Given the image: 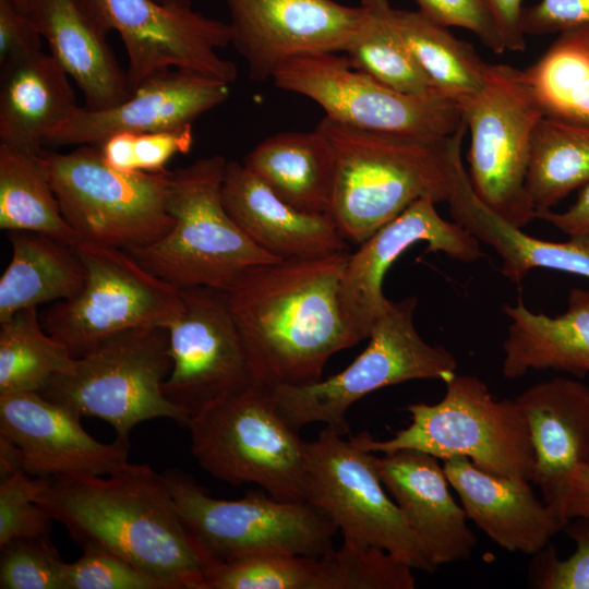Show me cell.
<instances>
[{
	"label": "cell",
	"instance_id": "obj_32",
	"mask_svg": "<svg viewBox=\"0 0 589 589\" xmlns=\"http://www.w3.org/2000/svg\"><path fill=\"white\" fill-rule=\"evenodd\" d=\"M0 228L32 231L74 245L80 238L64 219L35 154L0 144Z\"/></svg>",
	"mask_w": 589,
	"mask_h": 589
},
{
	"label": "cell",
	"instance_id": "obj_22",
	"mask_svg": "<svg viewBox=\"0 0 589 589\" xmlns=\"http://www.w3.org/2000/svg\"><path fill=\"white\" fill-rule=\"evenodd\" d=\"M442 461L467 518L506 551L534 555L568 521L558 508L537 498L528 480L489 473L464 456Z\"/></svg>",
	"mask_w": 589,
	"mask_h": 589
},
{
	"label": "cell",
	"instance_id": "obj_29",
	"mask_svg": "<svg viewBox=\"0 0 589 589\" xmlns=\"http://www.w3.org/2000/svg\"><path fill=\"white\" fill-rule=\"evenodd\" d=\"M243 165L290 206L330 214L335 154L328 140L313 132H283L260 142Z\"/></svg>",
	"mask_w": 589,
	"mask_h": 589
},
{
	"label": "cell",
	"instance_id": "obj_2",
	"mask_svg": "<svg viewBox=\"0 0 589 589\" xmlns=\"http://www.w3.org/2000/svg\"><path fill=\"white\" fill-rule=\"evenodd\" d=\"M38 503L83 549L116 554L171 589H206L215 563L181 516L163 473L128 462L107 479L57 476Z\"/></svg>",
	"mask_w": 589,
	"mask_h": 589
},
{
	"label": "cell",
	"instance_id": "obj_9",
	"mask_svg": "<svg viewBox=\"0 0 589 589\" xmlns=\"http://www.w3.org/2000/svg\"><path fill=\"white\" fill-rule=\"evenodd\" d=\"M416 297L392 301L375 323L368 347L340 373L306 385L272 386L279 414L299 431L324 423L340 435L349 434V407L382 387L412 380H441L456 374L455 357L442 346L425 342L413 325Z\"/></svg>",
	"mask_w": 589,
	"mask_h": 589
},
{
	"label": "cell",
	"instance_id": "obj_13",
	"mask_svg": "<svg viewBox=\"0 0 589 589\" xmlns=\"http://www.w3.org/2000/svg\"><path fill=\"white\" fill-rule=\"evenodd\" d=\"M470 130L468 176L496 215L524 228L536 208L525 188L532 134L544 112L524 71L489 64L482 89L461 109Z\"/></svg>",
	"mask_w": 589,
	"mask_h": 589
},
{
	"label": "cell",
	"instance_id": "obj_35",
	"mask_svg": "<svg viewBox=\"0 0 589 589\" xmlns=\"http://www.w3.org/2000/svg\"><path fill=\"white\" fill-rule=\"evenodd\" d=\"M360 4L362 23L342 50L351 65L402 93L435 91L404 43L389 1L361 0Z\"/></svg>",
	"mask_w": 589,
	"mask_h": 589
},
{
	"label": "cell",
	"instance_id": "obj_5",
	"mask_svg": "<svg viewBox=\"0 0 589 589\" xmlns=\"http://www.w3.org/2000/svg\"><path fill=\"white\" fill-rule=\"evenodd\" d=\"M445 385L438 402L408 405L411 423L389 440L376 441L366 431L353 438L373 453L416 449L440 460L464 456L489 473L530 481L534 454L515 398H494L474 375L455 374Z\"/></svg>",
	"mask_w": 589,
	"mask_h": 589
},
{
	"label": "cell",
	"instance_id": "obj_44",
	"mask_svg": "<svg viewBox=\"0 0 589 589\" xmlns=\"http://www.w3.org/2000/svg\"><path fill=\"white\" fill-rule=\"evenodd\" d=\"M521 25L525 35L558 34L589 25V0H540L524 8Z\"/></svg>",
	"mask_w": 589,
	"mask_h": 589
},
{
	"label": "cell",
	"instance_id": "obj_30",
	"mask_svg": "<svg viewBox=\"0 0 589 589\" xmlns=\"http://www.w3.org/2000/svg\"><path fill=\"white\" fill-rule=\"evenodd\" d=\"M11 261L0 278V323L17 311L76 296L86 269L72 247L32 231H10Z\"/></svg>",
	"mask_w": 589,
	"mask_h": 589
},
{
	"label": "cell",
	"instance_id": "obj_20",
	"mask_svg": "<svg viewBox=\"0 0 589 589\" xmlns=\"http://www.w3.org/2000/svg\"><path fill=\"white\" fill-rule=\"evenodd\" d=\"M229 84L181 70H169L137 85L120 104L104 110L77 107L56 127L45 145H99L118 132L179 128L225 103Z\"/></svg>",
	"mask_w": 589,
	"mask_h": 589
},
{
	"label": "cell",
	"instance_id": "obj_19",
	"mask_svg": "<svg viewBox=\"0 0 589 589\" xmlns=\"http://www.w3.org/2000/svg\"><path fill=\"white\" fill-rule=\"evenodd\" d=\"M82 416L40 393L0 395V436L14 447L20 471L35 477L108 476L127 465L129 447L104 444Z\"/></svg>",
	"mask_w": 589,
	"mask_h": 589
},
{
	"label": "cell",
	"instance_id": "obj_40",
	"mask_svg": "<svg viewBox=\"0 0 589 589\" xmlns=\"http://www.w3.org/2000/svg\"><path fill=\"white\" fill-rule=\"evenodd\" d=\"M68 589H171L164 580L110 552L84 548L67 563Z\"/></svg>",
	"mask_w": 589,
	"mask_h": 589
},
{
	"label": "cell",
	"instance_id": "obj_45",
	"mask_svg": "<svg viewBox=\"0 0 589 589\" xmlns=\"http://www.w3.org/2000/svg\"><path fill=\"white\" fill-rule=\"evenodd\" d=\"M41 35L27 13L0 0V63L41 50Z\"/></svg>",
	"mask_w": 589,
	"mask_h": 589
},
{
	"label": "cell",
	"instance_id": "obj_33",
	"mask_svg": "<svg viewBox=\"0 0 589 589\" xmlns=\"http://www.w3.org/2000/svg\"><path fill=\"white\" fill-rule=\"evenodd\" d=\"M589 183V127L543 117L532 134L526 192L537 209L552 208Z\"/></svg>",
	"mask_w": 589,
	"mask_h": 589
},
{
	"label": "cell",
	"instance_id": "obj_3",
	"mask_svg": "<svg viewBox=\"0 0 589 589\" xmlns=\"http://www.w3.org/2000/svg\"><path fill=\"white\" fill-rule=\"evenodd\" d=\"M468 127L442 137L376 133L324 117L316 127L335 154L330 215L344 237L361 244L410 204L453 196L467 171L461 144Z\"/></svg>",
	"mask_w": 589,
	"mask_h": 589
},
{
	"label": "cell",
	"instance_id": "obj_25",
	"mask_svg": "<svg viewBox=\"0 0 589 589\" xmlns=\"http://www.w3.org/2000/svg\"><path fill=\"white\" fill-rule=\"evenodd\" d=\"M27 14L50 55L83 93L84 107L108 109L131 95L128 73L117 61L107 35L79 0H31Z\"/></svg>",
	"mask_w": 589,
	"mask_h": 589
},
{
	"label": "cell",
	"instance_id": "obj_50",
	"mask_svg": "<svg viewBox=\"0 0 589 589\" xmlns=\"http://www.w3.org/2000/svg\"><path fill=\"white\" fill-rule=\"evenodd\" d=\"M163 4H191V0H156Z\"/></svg>",
	"mask_w": 589,
	"mask_h": 589
},
{
	"label": "cell",
	"instance_id": "obj_28",
	"mask_svg": "<svg viewBox=\"0 0 589 589\" xmlns=\"http://www.w3.org/2000/svg\"><path fill=\"white\" fill-rule=\"evenodd\" d=\"M453 220L498 254L501 272L519 285L534 268L555 269L589 278V235L567 241L538 239L492 212L474 193L466 171L448 201Z\"/></svg>",
	"mask_w": 589,
	"mask_h": 589
},
{
	"label": "cell",
	"instance_id": "obj_17",
	"mask_svg": "<svg viewBox=\"0 0 589 589\" xmlns=\"http://www.w3.org/2000/svg\"><path fill=\"white\" fill-rule=\"evenodd\" d=\"M231 44L249 77L262 83L287 59L305 52L342 51L364 10L334 0H225Z\"/></svg>",
	"mask_w": 589,
	"mask_h": 589
},
{
	"label": "cell",
	"instance_id": "obj_7",
	"mask_svg": "<svg viewBox=\"0 0 589 589\" xmlns=\"http://www.w3.org/2000/svg\"><path fill=\"white\" fill-rule=\"evenodd\" d=\"M171 368L167 327L137 326L76 358L72 369L55 375L40 394L82 417L106 421L115 441L130 446L131 431L143 421L167 418L187 426L190 417L161 389Z\"/></svg>",
	"mask_w": 589,
	"mask_h": 589
},
{
	"label": "cell",
	"instance_id": "obj_27",
	"mask_svg": "<svg viewBox=\"0 0 589 589\" xmlns=\"http://www.w3.org/2000/svg\"><path fill=\"white\" fill-rule=\"evenodd\" d=\"M509 317L503 342V376L515 380L530 370L589 373V289L573 288L567 308L557 316L530 311L521 300L505 304Z\"/></svg>",
	"mask_w": 589,
	"mask_h": 589
},
{
	"label": "cell",
	"instance_id": "obj_41",
	"mask_svg": "<svg viewBox=\"0 0 589 589\" xmlns=\"http://www.w3.org/2000/svg\"><path fill=\"white\" fill-rule=\"evenodd\" d=\"M563 531L575 542V552L560 560L555 548L548 544L534 554L531 584L540 589H589V516L569 519Z\"/></svg>",
	"mask_w": 589,
	"mask_h": 589
},
{
	"label": "cell",
	"instance_id": "obj_8",
	"mask_svg": "<svg viewBox=\"0 0 589 589\" xmlns=\"http://www.w3.org/2000/svg\"><path fill=\"white\" fill-rule=\"evenodd\" d=\"M62 215L81 241L131 250L163 238L173 226L166 208L169 170L121 171L98 146L35 154Z\"/></svg>",
	"mask_w": 589,
	"mask_h": 589
},
{
	"label": "cell",
	"instance_id": "obj_1",
	"mask_svg": "<svg viewBox=\"0 0 589 589\" xmlns=\"http://www.w3.org/2000/svg\"><path fill=\"white\" fill-rule=\"evenodd\" d=\"M350 254L262 264L227 291L256 384L315 383L334 353L360 341L339 302Z\"/></svg>",
	"mask_w": 589,
	"mask_h": 589
},
{
	"label": "cell",
	"instance_id": "obj_18",
	"mask_svg": "<svg viewBox=\"0 0 589 589\" xmlns=\"http://www.w3.org/2000/svg\"><path fill=\"white\" fill-rule=\"evenodd\" d=\"M431 199H419L376 230L350 254L345 267L339 302L344 317L360 341L370 338L375 323L392 300L382 287L392 264L412 244L426 242V251L470 263L482 256L480 242L457 223L441 217Z\"/></svg>",
	"mask_w": 589,
	"mask_h": 589
},
{
	"label": "cell",
	"instance_id": "obj_37",
	"mask_svg": "<svg viewBox=\"0 0 589 589\" xmlns=\"http://www.w3.org/2000/svg\"><path fill=\"white\" fill-rule=\"evenodd\" d=\"M206 589H341L334 549L321 556L266 553L215 565Z\"/></svg>",
	"mask_w": 589,
	"mask_h": 589
},
{
	"label": "cell",
	"instance_id": "obj_38",
	"mask_svg": "<svg viewBox=\"0 0 589 589\" xmlns=\"http://www.w3.org/2000/svg\"><path fill=\"white\" fill-rule=\"evenodd\" d=\"M65 569L50 534L15 538L0 545L1 589H68Z\"/></svg>",
	"mask_w": 589,
	"mask_h": 589
},
{
	"label": "cell",
	"instance_id": "obj_12",
	"mask_svg": "<svg viewBox=\"0 0 589 589\" xmlns=\"http://www.w3.org/2000/svg\"><path fill=\"white\" fill-rule=\"evenodd\" d=\"M272 80L284 91L303 95L327 118L359 130L442 137L467 123L461 108L436 91L408 94L396 91L353 68L346 56L305 52L284 61Z\"/></svg>",
	"mask_w": 589,
	"mask_h": 589
},
{
	"label": "cell",
	"instance_id": "obj_23",
	"mask_svg": "<svg viewBox=\"0 0 589 589\" xmlns=\"http://www.w3.org/2000/svg\"><path fill=\"white\" fill-rule=\"evenodd\" d=\"M221 201L237 226L278 260L348 251L347 239L330 214L306 213L290 206L236 160L227 161Z\"/></svg>",
	"mask_w": 589,
	"mask_h": 589
},
{
	"label": "cell",
	"instance_id": "obj_47",
	"mask_svg": "<svg viewBox=\"0 0 589 589\" xmlns=\"http://www.w3.org/2000/svg\"><path fill=\"white\" fill-rule=\"evenodd\" d=\"M553 506L569 520L589 516V464L572 471L563 481Z\"/></svg>",
	"mask_w": 589,
	"mask_h": 589
},
{
	"label": "cell",
	"instance_id": "obj_14",
	"mask_svg": "<svg viewBox=\"0 0 589 589\" xmlns=\"http://www.w3.org/2000/svg\"><path fill=\"white\" fill-rule=\"evenodd\" d=\"M325 425L306 442V502L324 513L344 538L380 548L412 569L433 573L417 538L377 473L375 453Z\"/></svg>",
	"mask_w": 589,
	"mask_h": 589
},
{
	"label": "cell",
	"instance_id": "obj_15",
	"mask_svg": "<svg viewBox=\"0 0 589 589\" xmlns=\"http://www.w3.org/2000/svg\"><path fill=\"white\" fill-rule=\"evenodd\" d=\"M93 22L107 35L115 31L124 45L133 91L147 79L181 70L227 84L237 79L233 62L217 49L231 44L229 23L207 17L191 4H163L156 0H79Z\"/></svg>",
	"mask_w": 589,
	"mask_h": 589
},
{
	"label": "cell",
	"instance_id": "obj_42",
	"mask_svg": "<svg viewBox=\"0 0 589 589\" xmlns=\"http://www.w3.org/2000/svg\"><path fill=\"white\" fill-rule=\"evenodd\" d=\"M419 11L444 27H461L473 33L494 53L506 51L484 0H416Z\"/></svg>",
	"mask_w": 589,
	"mask_h": 589
},
{
	"label": "cell",
	"instance_id": "obj_26",
	"mask_svg": "<svg viewBox=\"0 0 589 589\" xmlns=\"http://www.w3.org/2000/svg\"><path fill=\"white\" fill-rule=\"evenodd\" d=\"M1 68L0 144L37 154L48 134L79 107L70 77L41 50Z\"/></svg>",
	"mask_w": 589,
	"mask_h": 589
},
{
	"label": "cell",
	"instance_id": "obj_11",
	"mask_svg": "<svg viewBox=\"0 0 589 589\" xmlns=\"http://www.w3.org/2000/svg\"><path fill=\"white\" fill-rule=\"evenodd\" d=\"M86 269L82 290L39 316L45 330L81 358L111 336L146 325L166 326L181 305L180 287L148 272L128 251L80 241Z\"/></svg>",
	"mask_w": 589,
	"mask_h": 589
},
{
	"label": "cell",
	"instance_id": "obj_49",
	"mask_svg": "<svg viewBox=\"0 0 589 589\" xmlns=\"http://www.w3.org/2000/svg\"><path fill=\"white\" fill-rule=\"evenodd\" d=\"M14 5L24 13H27L31 0H11Z\"/></svg>",
	"mask_w": 589,
	"mask_h": 589
},
{
	"label": "cell",
	"instance_id": "obj_21",
	"mask_svg": "<svg viewBox=\"0 0 589 589\" xmlns=\"http://www.w3.org/2000/svg\"><path fill=\"white\" fill-rule=\"evenodd\" d=\"M438 460L416 449H399L374 458L383 485L436 568L470 560L477 545L465 509L450 494Z\"/></svg>",
	"mask_w": 589,
	"mask_h": 589
},
{
	"label": "cell",
	"instance_id": "obj_10",
	"mask_svg": "<svg viewBox=\"0 0 589 589\" xmlns=\"http://www.w3.org/2000/svg\"><path fill=\"white\" fill-rule=\"evenodd\" d=\"M163 474L181 516L215 565L266 553L321 556L334 549L338 528L306 501H281L263 489L221 500L179 469Z\"/></svg>",
	"mask_w": 589,
	"mask_h": 589
},
{
	"label": "cell",
	"instance_id": "obj_39",
	"mask_svg": "<svg viewBox=\"0 0 589 589\" xmlns=\"http://www.w3.org/2000/svg\"><path fill=\"white\" fill-rule=\"evenodd\" d=\"M50 477L17 471L0 481V545L21 537L50 534L52 517L39 505Z\"/></svg>",
	"mask_w": 589,
	"mask_h": 589
},
{
	"label": "cell",
	"instance_id": "obj_36",
	"mask_svg": "<svg viewBox=\"0 0 589 589\" xmlns=\"http://www.w3.org/2000/svg\"><path fill=\"white\" fill-rule=\"evenodd\" d=\"M75 358L44 328L37 308L17 311L0 323V395L41 393L69 372Z\"/></svg>",
	"mask_w": 589,
	"mask_h": 589
},
{
	"label": "cell",
	"instance_id": "obj_16",
	"mask_svg": "<svg viewBox=\"0 0 589 589\" xmlns=\"http://www.w3.org/2000/svg\"><path fill=\"white\" fill-rule=\"evenodd\" d=\"M181 305L167 324L172 368L165 397L189 417L255 384L227 291L180 287Z\"/></svg>",
	"mask_w": 589,
	"mask_h": 589
},
{
	"label": "cell",
	"instance_id": "obj_24",
	"mask_svg": "<svg viewBox=\"0 0 589 589\" xmlns=\"http://www.w3.org/2000/svg\"><path fill=\"white\" fill-rule=\"evenodd\" d=\"M515 400L526 418L534 454L530 482L553 505L567 476L589 464V387L553 377L530 386Z\"/></svg>",
	"mask_w": 589,
	"mask_h": 589
},
{
	"label": "cell",
	"instance_id": "obj_43",
	"mask_svg": "<svg viewBox=\"0 0 589 589\" xmlns=\"http://www.w3.org/2000/svg\"><path fill=\"white\" fill-rule=\"evenodd\" d=\"M132 133L135 171L161 172L177 154H187L193 144L191 124L149 132Z\"/></svg>",
	"mask_w": 589,
	"mask_h": 589
},
{
	"label": "cell",
	"instance_id": "obj_34",
	"mask_svg": "<svg viewBox=\"0 0 589 589\" xmlns=\"http://www.w3.org/2000/svg\"><path fill=\"white\" fill-rule=\"evenodd\" d=\"M524 75L545 117L589 127V25L558 33Z\"/></svg>",
	"mask_w": 589,
	"mask_h": 589
},
{
	"label": "cell",
	"instance_id": "obj_48",
	"mask_svg": "<svg viewBox=\"0 0 589 589\" xmlns=\"http://www.w3.org/2000/svg\"><path fill=\"white\" fill-rule=\"evenodd\" d=\"M534 217L567 236L589 235V183L579 189L575 202L564 212L537 209Z\"/></svg>",
	"mask_w": 589,
	"mask_h": 589
},
{
	"label": "cell",
	"instance_id": "obj_31",
	"mask_svg": "<svg viewBox=\"0 0 589 589\" xmlns=\"http://www.w3.org/2000/svg\"><path fill=\"white\" fill-rule=\"evenodd\" d=\"M397 29L432 86L461 109L482 89L489 63L419 10L394 11Z\"/></svg>",
	"mask_w": 589,
	"mask_h": 589
},
{
	"label": "cell",
	"instance_id": "obj_4",
	"mask_svg": "<svg viewBox=\"0 0 589 589\" xmlns=\"http://www.w3.org/2000/svg\"><path fill=\"white\" fill-rule=\"evenodd\" d=\"M226 165L223 156L213 155L169 172L166 208L172 228L152 244L128 250L144 268L177 287L228 291L252 268L279 261L225 209Z\"/></svg>",
	"mask_w": 589,
	"mask_h": 589
},
{
	"label": "cell",
	"instance_id": "obj_46",
	"mask_svg": "<svg viewBox=\"0 0 589 589\" xmlns=\"http://www.w3.org/2000/svg\"><path fill=\"white\" fill-rule=\"evenodd\" d=\"M503 40L506 51L526 49L522 31V0H484Z\"/></svg>",
	"mask_w": 589,
	"mask_h": 589
},
{
	"label": "cell",
	"instance_id": "obj_6",
	"mask_svg": "<svg viewBox=\"0 0 589 589\" xmlns=\"http://www.w3.org/2000/svg\"><path fill=\"white\" fill-rule=\"evenodd\" d=\"M191 452L212 477L257 484L281 501H306V442L274 404L271 387L253 384L190 417Z\"/></svg>",
	"mask_w": 589,
	"mask_h": 589
}]
</instances>
